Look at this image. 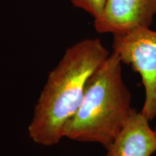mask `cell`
<instances>
[{
  "label": "cell",
  "mask_w": 156,
  "mask_h": 156,
  "mask_svg": "<svg viewBox=\"0 0 156 156\" xmlns=\"http://www.w3.org/2000/svg\"><path fill=\"white\" fill-rule=\"evenodd\" d=\"M110 55L99 38H87L66 50L50 72L34 108L28 134L34 142L53 146L83 100L89 78Z\"/></svg>",
  "instance_id": "cell-1"
},
{
  "label": "cell",
  "mask_w": 156,
  "mask_h": 156,
  "mask_svg": "<svg viewBox=\"0 0 156 156\" xmlns=\"http://www.w3.org/2000/svg\"><path fill=\"white\" fill-rule=\"evenodd\" d=\"M122 62L113 51L87 81L79 108L64 129V137L98 143L107 149L134 108L124 83Z\"/></svg>",
  "instance_id": "cell-2"
},
{
  "label": "cell",
  "mask_w": 156,
  "mask_h": 156,
  "mask_svg": "<svg viewBox=\"0 0 156 156\" xmlns=\"http://www.w3.org/2000/svg\"><path fill=\"white\" fill-rule=\"evenodd\" d=\"M112 47L123 64L139 73L145 98L140 112L150 121L156 117V30L141 28L114 34Z\"/></svg>",
  "instance_id": "cell-3"
},
{
  "label": "cell",
  "mask_w": 156,
  "mask_h": 156,
  "mask_svg": "<svg viewBox=\"0 0 156 156\" xmlns=\"http://www.w3.org/2000/svg\"><path fill=\"white\" fill-rule=\"evenodd\" d=\"M156 15V0H107L101 16L94 20L99 34H119L150 28Z\"/></svg>",
  "instance_id": "cell-4"
},
{
  "label": "cell",
  "mask_w": 156,
  "mask_h": 156,
  "mask_svg": "<svg viewBox=\"0 0 156 156\" xmlns=\"http://www.w3.org/2000/svg\"><path fill=\"white\" fill-rule=\"evenodd\" d=\"M150 120L134 108L125 125L106 149V156H151L156 152V132Z\"/></svg>",
  "instance_id": "cell-5"
},
{
  "label": "cell",
  "mask_w": 156,
  "mask_h": 156,
  "mask_svg": "<svg viewBox=\"0 0 156 156\" xmlns=\"http://www.w3.org/2000/svg\"><path fill=\"white\" fill-rule=\"evenodd\" d=\"M75 7L87 12L94 20L103 14L107 0H70Z\"/></svg>",
  "instance_id": "cell-6"
},
{
  "label": "cell",
  "mask_w": 156,
  "mask_h": 156,
  "mask_svg": "<svg viewBox=\"0 0 156 156\" xmlns=\"http://www.w3.org/2000/svg\"><path fill=\"white\" fill-rule=\"evenodd\" d=\"M155 132H156V128H155Z\"/></svg>",
  "instance_id": "cell-7"
}]
</instances>
